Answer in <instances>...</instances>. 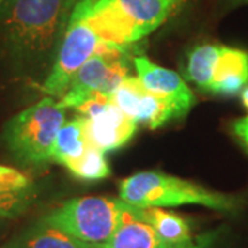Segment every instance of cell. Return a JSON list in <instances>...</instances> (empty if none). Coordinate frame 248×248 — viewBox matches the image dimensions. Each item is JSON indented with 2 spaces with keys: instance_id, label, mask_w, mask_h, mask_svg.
Returning <instances> with one entry per match:
<instances>
[{
  "instance_id": "obj_24",
  "label": "cell",
  "mask_w": 248,
  "mask_h": 248,
  "mask_svg": "<svg viewBox=\"0 0 248 248\" xmlns=\"http://www.w3.org/2000/svg\"><path fill=\"white\" fill-rule=\"evenodd\" d=\"M241 101H243V104H244V107L248 109V87L241 91Z\"/></svg>"
},
{
  "instance_id": "obj_12",
  "label": "cell",
  "mask_w": 248,
  "mask_h": 248,
  "mask_svg": "<svg viewBox=\"0 0 248 248\" xmlns=\"http://www.w3.org/2000/svg\"><path fill=\"white\" fill-rule=\"evenodd\" d=\"M187 0H117L143 39L164 24Z\"/></svg>"
},
{
  "instance_id": "obj_8",
  "label": "cell",
  "mask_w": 248,
  "mask_h": 248,
  "mask_svg": "<svg viewBox=\"0 0 248 248\" xmlns=\"http://www.w3.org/2000/svg\"><path fill=\"white\" fill-rule=\"evenodd\" d=\"M84 125L90 143L107 153L122 148L130 141L138 123L123 113L110 99L98 113L84 119Z\"/></svg>"
},
{
  "instance_id": "obj_22",
  "label": "cell",
  "mask_w": 248,
  "mask_h": 248,
  "mask_svg": "<svg viewBox=\"0 0 248 248\" xmlns=\"http://www.w3.org/2000/svg\"><path fill=\"white\" fill-rule=\"evenodd\" d=\"M0 248H24L22 247V244L19 243V240L14 239L9 241V243H6V244H3V246H0Z\"/></svg>"
},
{
  "instance_id": "obj_23",
  "label": "cell",
  "mask_w": 248,
  "mask_h": 248,
  "mask_svg": "<svg viewBox=\"0 0 248 248\" xmlns=\"http://www.w3.org/2000/svg\"><path fill=\"white\" fill-rule=\"evenodd\" d=\"M246 3H248V0H226V4L231 7H236L240 4H246Z\"/></svg>"
},
{
  "instance_id": "obj_18",
  "label": "cell",
  "mask_w": 248,
  "mask_h": 248,
  "mask_svg": "<svg viewBox=\"0 0 248 248\" xmlns=\"http://www.w3.org/2000/svg\"><path fill=\"white\" fill-rule=\"evenodd\" d=\"M36 200V190L33 186L22 190L3 192L0 190V218L14 219L25 214Z\"/></svg>"
},
{
  "instance_id": "obj_13",
  "label": "cell",
  "mask_w": 248,
  "mask_h": 248,
  "mask_svg": "<svg viewBox=\"0 0 248 248\" xmlns=\"http://www.w3.org/2000/svg\"><path fill=\"white\" fill-rule=\"evenodd\" d=\"M135 214L151 225L166 243L175 248L187 247L195 240L190 221L178 214L166 211L161 207H137Z\"/></svg>"
},
{
  "instance_id": "obj_26",
  "label": "cell",
  "mask_w": 248,
  "mask_h": 248,
  "mask_svg": "<svg viewBox=\"0 0 248 248\" xmlns=\"http://www.w3.org/2000/svg\"><path fill=\"white\" fill-rule=\"evenodd\" d=\"M3 1H4V0H0V4H1V3H3Z\"/></svg>"
},
{
  "instance_id": "obj_9",
  "label": "cell",
  "mask_w": 248,
  "mask_h": 248,
  "mask_svg": "<svg viewBox=\"0 0 248 248\" xmlns=\"http://www.w3.org/2000/svg\"><path fill=\"white\" fill-rule=\"evenodd\" d=\"M133 61L138 78L149 93L172 101L184 112V115L195 105L196 98L193 93L177 72L161 68L145 55H135Z\"/></svg>"
},
{
  "instance_id": "obj_6",
  "label": "cell",
  "mask_w": 248,
  "mask_h": 248,
  "mask_svg": "<svg viewBox=\"0 0 248 248\" xmlns=\"http://www.w3.org/2000/svg\"><path fill=\"white\" fill-rule=\"evenodd\" d=\"M108 45L84 19L72 13L55 54L53 68L43 83V93L51 98H61L80 68Z\"/></svg>"
},
{
  "instance_id": "obj_17",
  "label": "cell",
  "mask_w": 248,
  "mask_h": 248,
  "mask_svg": "<svg viewBox=\"0 0 248 248\" xmlns=\"http://www.w3.org/2000/svg\"><path fill=\"white\" fill-rule=\"evenodd\" d=\"M66 169L69 170L72 175L83 181H98L110 175V169L105 159V153L90 142L83 156L71 163Z\"/></svg>"
},
{
  "instance_id": "obj_15",
  "label": "cell",
  "mask_w": 248,
  "mask_h": 248,
  "mask_svg": "<svg viewBox=\"0 0 248 248\" xmlns=\"http://www.w3.org/2000/svg\"><path fill=\"white\" fill-rule=\"evenodd\" d=\"M18 240L24 248H90L89 244L43 221H39L31 226Z\"/></svg>"
},
{
  "instance_id": "obj_16",
  "label": "cell",
  "mask_w": 248,
  "mask_h": 248,
  "mask_svg": "<svg viewBox=\"0 0 248 248\" xmlns=\"http://www.w3.org/2000/svg\"><path fill=\"white\" fill-rule=\"evenodd\" d=\"M221 51V45H200L187 55L186 78L193 81L197 87L210 91L214 69Z\"/></svg>"
},
{
  "instance_id": "obj_4",
  "label": "cell",
  "mask_w": 248,
  "mask_h": 248,
  "mask_svg": "<svg viewBox=\"0 0 248 248\" xmlns=\"http://www.w3.org/2000/svg\"><path fill=\"white\" fill-rule=\"evenodd\" d=\"M130 207L120 197H78L62 203L40 221L91 246L107 241Z\"/></svg>"
},
{
  "instance_id": "obj_2",
  "label": "cell",
  "mask_w": 248,
  "mask_h": 248,
  "mask_svg": "<svg viewBox=\"0 0 248 248\" xmlns=\"http://www.w3.org/2000/svg\"><path fill=\"white\" fill-rule=\"evenodd\" d=\"M120 199L137 207L163 208L197 204L223 213H233L240 207V200L234 196L218 193L159 171H142L125 178L120 184Z\"/></svg>"
},
{
  "instance_id": "obj_10",
  "label": "cell",
  "mask_w": 248,
  "mask_h": 248,
  "mask_svg": "<svg viewBox=\"0 0 248 248\" xmlns=\"http://www.w3.org/2000/svg\"><path fill=\"white\" fill-rule=\"evenodd\" d=\"M248 84V51L221 45L210 93L236 95Z\"/></svg>"
},
{
  "instance_id": "obj_5",
  "label": "cell",
  "mask_w": 248,
  "mask_h": 248,
  "mask_svg": "<svg viewBox=\"0 0 248 248\" xmlns=\"http://www.w3.org/2000/svg\"><path fill=\"white\" fill-rule=\"evenodd\" d=\"M131 46L109 43L102 51L93 55L73 76L71 84L58 102L65 109H78L97 94L110 97L122 80L130 76L127 62L131 60Z\"/></svg>"
},
{
  "instance_id": "obj_1",
  "label": "cell",
  "mask_w": 248,
  "mask_h": 248,
  "mask_svg": "<svg viewBox=\"0 0 248 248\" xmlns=\"http://www.w3.org/2000/svg\"><path fill=\"white\" fill-rule=\"evenodd\" d=\"M79 0H4L0 4V42L21 68L45 66L60 47Z\"/></svg>"
},
{
  "instance_id": "obj_14",
  "label": "cell",
  "mask_w": 248,
  "mask_h": 248,
  "mask_svg": "<svg viewBox=\"0 0 248 248\" xmlns=\"http://www.w3.org/2000/svg\"><path fill=\"white\" fill-rule=\"evenodd\" d=\"M89 146V140L86 134L84 119H73L63 123L58 135L55 138L51 161L60 163L63 167H68L75 160L83 156Z\"/></svg>"
},
{
  "instance_id": "obj_25",
  "label": "cell",
  "mask_w": 248,
  "mask_h": 248,
  "mask_svg": "<svg viewBox=\"0 0 248 248\" xmlns=\"http://www.w3.org/2000/svg\"><path fill=\"white\" fill-rule=\"evenodd\" d=\"M6 229H7V219L0 218V239H1V236L4 234Z\"/></svg>"
},
{
  "instance_id": "obj_3",
  "label": "cell",
  "mask_w": 248,
  "mask_h": 248,
  "mask_svg": "<svg viewBox=\"0 0 248 248\" xmlns=\"http://www.w3.org/2000/svg\"><path fill=\"white\" fill-rule=\"evenodd\" d=\"M65 123V108L46 97L10 119L3 140L21 163L45 164L51 161L55 138Z\"/></svg>"
},
{
  "instance_id": "obj_19",
  "label": "cell",
  "mask_w": 248,
  "mask_h": 248,
  "mask_svg": "<svg viewBox=\"0 0 248 248\" xmlns=\"http://www.w3.org/2000/svg\"><path fill=\"white\" fill-rule=\"evenodd\" d=\"M31 186H32V182L25 174L11 167L0 166V190L3 192L22 190Z\"/></svg>"
},
{
  "instance_id": "obj_21",
  "label": "cell",
  "mask_w": 248,
  "mask_h": 248,
  "mask_svg": "<svg viewBox=\"0 0 248 248\" xmlns=\"http://www.w3.org/2000/svg\"><path fill=\"white\" fill-rule=\"evenodd\" d=\"M233 131L243 141L248 149V115L233 123Z\"/></svg>"
},
{
  "instance_id": "obj_11",
  "label": "cell",
  "mask_w": 248,
  "mask_h": 248,
  "mask_svg": "<svg viewBox=\"0 0 248 248\" xmlns=\"http://www.w3.org/2000/svg\"><path fill=\"white\" fill-rule=\"evenodd\" d=\"M137 207L131 204L122 225L104 243L91 244L90 248H175L160 237L156 231L135 214Z\"/></svg>"
},
{
  "instance_id": "obj_7",
  "label": "cell",
  "mask_w": 248,
  "mask_h": 248,
  "mask_svg": "<svg viewBox=\"0 0 248 248\" xmlns=\"http://www.w3.org/2000/svg\"><path fill=\"white\" fill-rule=\"evenodd\" d=\"M72 13L84 19L105 43L131 46L141 40L134 22L124 14L117 0H79Z\"/></svg>"
},
{
  "instance_id": "obj_20",
  "label": "cell",
  "mask_w": 248,
  "mask_h": 248,
  "mask_svg": "<svg viewBox=\"0 0 248 248\" xmlns=\"http://www.w3.org/2000/svg\"><path fill=\"white\" fill-rule=\"evenodd\" d=\"M219 233H221V231L205 232L203 234L195 237L193 243L185 248H213L215 241L219 237Z\"/></svg>"
}]
</instances>
